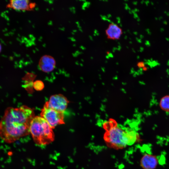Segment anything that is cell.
<instances>
[{
  "label": "cell",
  "mask_w": 169,
  "mask_h": 169,
  "mask_svg": "<svg viewBox=\"0 0 169 169\" xmlns=\"http://www.w3.org/2000/svg\"><path fill=\"white\" fill-rule=\"evenodd\" d=\"M141 165L144 169H154L158 163V159L155 156L146 154L141 160Z\"/></svg>",
  "instance_id": "8"
},
{
  "label": "cell",
  "mask_w": 169,
  "mask_h": 169,
  "mask_svg": "<svg viewBox=\"0 0 169 169\" xmlns=\"http://www.w3.org/2000/svg\"><path fill=\"white\" fill-rule=\"evenodd\" d=\"M34 116L33 110L26 105L7 108L0 120V138L10 144L28 135Z\"/></svg>",
  "instance_id": "1"
},
{
  "label": "cell",
  "mask_w": 169,
  "mask_h": 169,
  "mask_svg": "<svg viewBox=\"0 0 169 169\" xmlns=\"http://www.w3.org/2000/svg\"><path fill=\"white\" fill-rule=\"evenodd\" d=\"M42 84V83L41 82H39V81H36L34 84L35 88L36 89H41L42 88V86H43V85Z\"/></svg>",
  "instance_id": "12"
},
{
  "label": "cell",
  "mask_w": 169,
  "mask_h": 169,
  "mask_svg": "<svg viewBox=\"0 0 169 169\" xmlns=\"http://www.w3.org/2000/svg\"><path fill=\"white\" fill-rule=\"evenodd\" d=\"M56 64L55 59L52 56L49 55H43L38 62L39 69L45 73H49L53 71Z\"/></svg>",
  "instance_id": "7"
},
{
  "label": "cell",
  "mask_w": 169,
  "mask_h": 169,
  "mask_svg": "<svg viewBox=\"0 0 169 169\" xmlns=\"http://www.w3.org/2000/svg\"><path fill=\"white\" fill-rule=\"evenodd\" d=\"M64 113L49 108L44 105L41 110L40 115L53 129L58 125L64 123Z\"/></svg>",
  "instance_id": "4"
},
{
  "label": "cell",
  "mask_w": 169,
  "mask_h": 169,
  "mask_svg": "<svg viewBox=\"0 0 169 169\" xmlns=\"http://www.w3.org/2000/svg\"><path fill=\"white\" fill-rule=\"evenodd\" d=\"M139 135L135 130L126 128L125 135V140L127 145H132L137 141Z\"/></svg>",
  "instance_id": "9"
},
{
  "label": "cell",
  "mask_w": 169,
  "mask_h": 169,
  "mask_svg": "<svg viewBox=\"0 0 169 169\" xmlns=\"http://www.w3.org/2000/svg\"><path fill=\"white\" fill-rule=\"evenodd\" d=\"M2 50V46L1 45L0 43V53L1 52Z\"/></svg>",
  "instance_id": "13"
},
{
  "label": "cell",
  "mask_w": 169,
  "mask_h": 169,
  "mask_svg": "<svg viewBox=\"0 0 169 169\" xmlns=\"http://www.w3.org/2000/svg\"><path fill=\"white\" fill-rule=\"evenodd\" d=\"M36 3L29 0H11L6 8L16 11H29L34 10Z\"/></svg>",
  "instance_id": "6"
},
{
  "label": "cell",
  "mask_w": 169,
  "mask_h": 169,
  "mask_svg": "<svg viewBox=\"0 0 169 169\" xmlns=\"http://www.w3.org/2000/svg\"><path fill=\"white\" fill-rule=\"evenodd\" d=\"M34 142L39 145H46L52 142L54 135L47 122L43 117L36 116L32 120L29 127Z\"/></svg>",
  "instance_id": "2"
},
{
  "label": "cell",
  "mask_w": 169,
  "mask_h": 169,
  "mask_svg": "<svg viewBox=\"0 0 169 169\" xmlns=\"http://www.w3.org/2000/svg\"><path fill=\"white\" fill-rule=\"evenodd\" d=\"M160 106L162 110L169 112V95H166L161 99Z\"/></svg>",
  "instance_id": "11"
},
{
  "label": "cell",
  "mask_w": 169,
  "mask_h": 169,
  "mask_svg": "<svg viewBox=\"0 0 169 169\" xmlns=\"http://www.w3.org/2000/svg\"><path fill=\"white\" fill-rule=\"evenodd\" d=\"M69 101L67 98L60 94L52 95L44 105L48 107L60 112H64Z\"/></svg>",
  "instance_id": "5"
},
{
  "label": "cell",
  "mask_w": 169,
  "mask_h": 169,
  "mask_svg": "<svg viewBox=\"0 0 169 169\" xmlns=\"http://www.w3.org/2000/svg\"><path fill=\"white\" fill-rule=\"evenodd\" d=\"M121 30L115 24H110L106 31L107 35L109 38L118 39L121 34Z\"/></svg>",
  "instance_id": "10"
},
{
  "label": "cell",
  "mask_w": 169,
  "mask_h": 169,
  "mask_svg": "<svg viewBox=\"0 0 169 169\" xmlns=\"http://www.w3.org/2000/svg\"><path fill=\"white\" fill-rule=\"evenodd\" d=\"M126 128L120 125L111 126L105 134V141L114 148L124 147L127 145L125 140Z\"/></svg>",
  "instance_id": "3"
}]
</instances>
